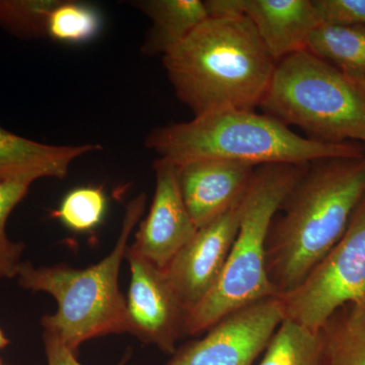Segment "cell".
I'll return each instance as SVG.
<instances>
[{"instance_id":"3","label":"cell","mask_w":365,"mask_h":365,"mask_svg":"<svg viewBox=\"0 0 365 365\" xmlns=\"http://www.w3.org/2000/svg\"><path fill=\"white\" fill-rule=\"evenodd\" d=\"M146 148L174 165L199 160L264 165H307L328 158L365 155V143H323L294 133L275 118L228 110L153 128Z\"/></svg>"},{"instance_id":"7","label":"cell","mask_w":365,"mask_h":365,"mask_svg":"<svg viewBox=\"0 0 365 365\" xmlns=\"http://www.w3.org/2000/svg\"><path fill=\"white\" fill-rule=\"evenodd\" d=\"M278 297L285 319L313 332L341 307L365 304V195L337 244L299 287Z\"/></svg>"},{"instance_id":"17","label":"cell","mask_w":365,"mask_h":365,"mask_svg":"<svg viewBox=\"0 0 365 365\" xmlns=\"http://www.w3.org/2000/svg\"><path fill=\"white\" fill-rule=\"evenodd\" d=\"M318 336L324 365H365V304L341 307Z\"/></svg>"},{"instance_id":"22","label":"cell","mask_w":365,"mask_h":365,"mask_svg":"<svg viewBox=\"0 0 365 365\" xmlns=\"http://www.w3.org/2000/svg\"><path fill=\"white\" fill-rule=\"evenodd\" d=\"M30 186L20 182L0 184V279L18 277L24 245L7 237L6 222L14 208L28 194Z\"/></svg>"},{"instance_id":"1","label":"cell","mask_w":365,"mask_h":365,"mask_svg":"<svg viewBox=\"0 0 365 365\" xmlns=\"http://www.w3.org/2000/svg\"><path fill=\"white\" fill-rule=\"evenodd\" d=\"M365 195V155L307 165L269 228L266 267L277 297L292 292L344 234Z\"/></svg>"},{"instance_id":"23","label":"cell","mask_w":365,"mask_h":365,"mask_svg":"<svg viewBox=\"0 0 365 365\" xmlns=\"http://www.w3.org/2000/svg\"><path fill=\"white\" fill-rule=\"evenodd\" d=\"M321 24L365 26V0H313Z\"/></svg>"},{"instance_id":"24","label":"cell","mask_w":365,"mask_h":365,"mask_svg":"<svg viewBox=\"0 0 365 365\" xmlns=\"http://www.w3.org/2000/svg\"><path fill=\"white\" fill-rule=\"evenodd\" d=\"M48 365H83L78 360V354L64 345L56 334L44 330L43 335ZM130 355L127 354L118 365H124Z\"/></svg>"},{"instance_id":"11","label":"cell","mask_w":365,"mask_h":365,"mask_svg":"<svg viewBox=\"0 0 365 365\" xmlns=\"http://www.w3.org/2000/svg\"><path fill=\"white\" fill-rule=\"evenodd\" d=\"M153 170L155 196L145 220L139 225L135 241L128 249L163 270L191 241L198 227L185 205L176 165L158 158Z\"/></svg>"},{"instance_id":"19","label":"cell","mask_w":365,"mask_h":365,"mask_svg":"<svg viewBox=\"0 0 365 365\" xmlns=\"http://www.w3.org/2000/svg\"><path fill=\"white\" fill-rule=\"evenodd\" d=\"M102 16L95 6L73 0H60L47 25V38L57 42L79 44L97 37Z\"/></svg>"},{"instance_id":"18","label":"cell","mask_w":365,"mask_h":365,"mask_svg":"<svg viewBox=\"0 0 365 365\" xmlns=\"http://www.w3.org/2000/svg\"><path fill=\"white\" fill-rule=\"evenodd\" d=\"M258 365H324L318 332L284 319Z\"/></svg>"},{"instance_id":"6","label":"cell","mask_w":365,"mask_h":365,"mask_svg":"<svg viewBox=\"0 0 365 365\" xmlns=\"http://www.w3.org/2000/svg\"><path fill=\"white\" fill-rule=\"evenodd\" d=\"M260 107L314 140L365 143L364 88L307 50L276 63Z\"/></svg>"},{"instance_id":"4","label":"cell","mask_w":365,"mask_h":365,"mask_svg":"<svg viewBox=\"0 0 365 365\" xmlns=\"http://www.w3.org/2000/svg\"><path fill=\"white\" fill-rule=\"evenodd\" d=\"M148 196L132 199L121 232L111 253L86 269L66 265L37 268L21 264L18 279L21 287L46 292L57 302V311L41 319L46 331L56 334L68 349L78 354L79 346L93 338L129 333L126 299L120 292L119 273L126 258L129 237L140 222Z\"/></svg>"},{"instance_id":"25","label":"cell","mask_w":365,"mask_h":365,"mask_svg":"<svg viewBox=\"0 0 365 365\" xmlns=\"http://www.w3.org/2000/svg\"><path fill=\"white\" fill-rule=\"evenodd\" d=\"M9 344V338L4 335V333L2 332L1 329H0V350L4 349L7 345Z\"/></svg>"},{"instance_id":"20","label":"cell","mask_w":365,"mask_h":365,"mask_svg":"<svg viewBox=\"0 0 365 365\" xmlns=\"http://www.w3.org/2000/svg\"><path fill=\"white\" fill-rule=\"evenodd\" d=\"M60 0H0V28L23 40L47 38V25Z\"/></svg>"},{"instance_id":"2","label":"cell","mask_w":365,"mask_h":365,"mask_svg":"<svg viewBox=\"0 0 365 365\" xmlns=\"http://www.w3.org/2000/svg\"><path fill=\"white\" fill-rule=\"evenodd\" d=\"M177 98L194 117L260 107L277 62L246 16L208 18L163 57Z\"/></svg>"},{"instance_id":"16","label":"cell","mask_w":365,"mask_h":365,"mask_svg":"<svg viewBox=\"0 0 365 365\" xmlns=\"http://www.w3.org/2000/svg\"><path fill=\"white\" fill-rule=\"evenodd\" d=\"M307 51L365 90V26L321 24L312 34Z\"/></svg>"},{"instance_id":"14","label":"cell","mask_w":365,"mask_h":365,"mask_svg":"<svg viewBox=\"0 0 365 365\" xmlns=\"http://www.w3.org/2000/svg\"><path fill=\"white\" fill-rule=\"evenodd\" d=\"M102 150L98 143L53 145L31 140L0 126V184L31 186L42 178L63 179L74 160Z\"/></svg>"},{"instance_id":"10","label":"cell","mask_w":365,"mask_h":365,"mask_svg":"<svg viewBox=\"0 0 365 365\" xmlns=\"http://www.w3.org/2000/svg\"><path fill=\"white\" fill-rule=\"evenodd\" d=\"M241 204L198 228L191 241L163 269L186 314L212 289L225 268L239 230Z\"/></svg>"},{"instance_id":"8","label":"cell","mask_w":365,"mask_h":365,"mask_svg":"<svg viewBox=\"0 0 365 365\" xmlns=\"http://www.w3.org/2000/svg\"><path fill=\"white\" fill-rule=\"evenodd\" d=\"M279 297L228 314L203 338L178 348L163 365H254L284 321Z\"/></svg>"},{"instance_id":"5","label":"cell","mask_w":365,"mask_h":365,"mask_svg":"<svg viewBox=\"0 0 365 365\" xmlns=\"http://www.w3.org/2000/svg\"><path fill=\"white\" fill-rule=\"evenodd\" d=\"M307 165L256 168L227 263L212 289L185 317L184 336L200 335L228 314L277 297L266 267L269 228Z\"/></svg>"},{"instance_id":"21","label":"cell","mask_w":365,"mask_h":365,"mask_svg":"<svg viewBox=\"0 0 365 365\" xmlns=\"http://www.w3.org/2000/svg\"><path fill=\"white\" fill-rule=\"evenodd\" d=\"M107 197L98 187H79L64 196L59 208L53 213L69 230L88 232L104 220Z\"/></svg>"},{"instance_id":"26","label":"cell","mask_w":365,"mask_h":365,"mask_svg":"<svg viewBox=\"0 0 365 365\" xmlns=\"http://www.w3.org/2000/svg\"><path fill=\"white\" fill-rule=\"evenodd\" d=\"M0 365H4V364H2L1 360H0Z\"/></svg>"},{"instance_id":"12","label":"cell","mask_w":365,"mask_h":365,"mask_svg":"<svg viewBox=\"0 0 365 365\" xmlns=\"http://www.w3.org/2000/svg\"><path fill=\"white\" fill-rule=\"evenodd\" d=\"M185 205L198 228L242 203L257 167L223 160H199L177 165Z\"/></svg>"},{"instance_id":"9","label":"cell","mask_w":365,"mask_h":365,"mask_svg":"<svg viewBox=\"0 0 365 365\" xmlns=\"http://www.w3.org/2000/svg\"><path fill=\"white\" fill-rule=\"evenodd\" d=\"M131 280L126 297L129 333L173 355L184 336L186 311L163 269L127 249Z\"/></svg>"},{"instance_id":"13","label":"cell","mask_w":365,"mask_h":365,"mask_svg":"<svg viewBox=\"0 0 365 365\" xmlns=\"http://www.w3.org/2000/svg\"><path fill=\"white\" fill-rule=\"evenodd\" d=\"M242 13L276 62L307 50L321 25L313 0H244Z\"/></svg>"},{"instance_id":"15","label":"cell","mask_w":365,"mask_h":365,"mask_svg":"<svg viewBox=\"0 0 365 365\" xmlns=\"http://www.w3.org/2000/svg\"><path fill=\"white\" fill-rule=\"evenodd\" d=\"M129 4L150 20L141 47L145 56L165 57L208 19L201 0H136Z\"/></svg>"}]
</instances>
